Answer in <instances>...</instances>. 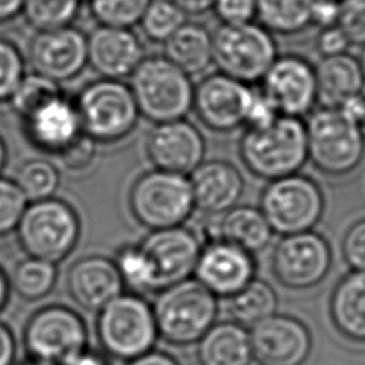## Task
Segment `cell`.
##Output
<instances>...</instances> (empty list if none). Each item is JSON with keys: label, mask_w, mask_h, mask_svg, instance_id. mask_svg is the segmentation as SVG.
<instances>
[{"label": "cell", "mask_w": 365, "mask_h": 365, "mask_svg": "<svg viewBox=\"0 0 365 365\" xmlns=\"http://www.w3.org/2000/svg\"><path fill=\"white\" fill-rule=\"evenodd\" d=\"M17 341L7 324L0 321V365H14Z\"/></svg>", "instance_id": "obj_48"}, {"label": "cell", "mask_w": 365, "mask_h": 365, "mask_svg": "<svg viewBox=\"0 0 365 365\" xmlns=\"http://www.w3.org/2000/svg\"><path fill=\"white\" fill-rule=\"evenodd\" d=\"M68 297L80 308L97 312L124 291L114 259L87 255L74 261L66 275Z\"/></svg>", "instance_id": "obj_22"}, {"label": "cell", "mask_w": 365, "mask_h": 365, "mask_svg": "<svg viewBox=\"0 0 365 365\" xmlns=\"http://www.w3.org/2000/svg\"><path fill=\"white\" fill-rule=\"evenodd\" d=\"M6 161H7V145L4 140L0 137V173L6 165Z\"/></svg>", "instance_id": "obj_54"}, {"label": "cell", "mask_w": 365, "mask_h": 365, "mask_svg": "<svg viewBox=\"0 0 365 365\" xmlns=\"http://www.w3.org/2000/svg\"><path fill=\"white\" fill-rule=\"evenodd\" d=\"M185 16H201L210 11L215 0H171Z\"/></svg>", "instance_id": "obj_50"}, {"label": "cell", "mask_w": 365, "mask_h": 365, "mask_svg": "<svg viewBox=\"0 0 365 365\" xmlns=\"http://www.w3.org/2000/svg\"><path fill=\"white\" fill-rule=\"evenodd\" d=\"M27 204L16 181L0 175V238L16 231Z\"/></svg>", "instance_id": "obj_38"}, {"label": "cell", "mask_w": 365, "mask_h": 365, "mask_svg": "<svg viewBox=\"0 0 365 365\" xmlns=\"http://www.w3.org/2000/svg\"><path fill=\"white\" fill-rule=\"evenodd\" d=\"M140 245L153 262L157 292L191 278L202 250L197 234L182 225L153 230L141 240Z\"/></svg>", "instance_id": "obj_17"}, {"label": "cell", "mask_w": 365, "mask_h": 365, "mask_svg": "<svg viewBox=\"0 0 365 365\" xmlns=\"http://www.w3.org/2000/svg\"><path fill=\"white\" fill-rule=\"evenodd\" d=\"M10 279L7 278L6 272L0 267V311L6 307L10 295Z\"/></svg>", "instance_id": "obj_53"}, {"label": "cell", "mask_w": 365, "mask_h": 365, "mask_svg": "<svg viewBox=\"0 0 365 365\" xmlns=\"http://www.w3.org/2000/svg\"><path fill=\"white\" fill-rule=\"evenodd\" d=\"M80 234L81 221L77 211L56 197L29 202L16 227L19 245L29 257L54 264L74 251Z\"/></svg>", "instance_id": "obj_6"}, {"label": "cell", "mask_w": 365, "mask_h": 365, "mask_svg": "<svg viewBox=\"0 0 365 365\" xmlns=\"http://www.w3.org/2000/svg\"><path fill=\"white\" fill-rule=\"evenodd\" d=\"M24 77V61L20 50L10 40L0 37V103L9 101Z\"/></svg>", "instance_id": "obj_39"}, {"label": "cell", "mask_w": 365, "mask_h": 365, "mask_svg": "<svg viewBox=\"0 0 365 365\" xmlns=\"http://www.w3.org/2000/svg\"><path fill=\"white\" fill-rule=\"evenodd\" d=\"M128 207L134 220L150 231L182 225L195 210L190 178L155 168L144 173L130 188Z\"/></svg>", "instance_id": "obj_7"}, {"label": "cell", "mask_w": 365, "mask_h": 365, "mask_svg": "<svg viewBox=\"0 0 365 365\" xmlns=\"http://www.w3.org/2000/svg\"><path fill=\"white\" fill-rule=\"evenodd\" d=\"M31 145L47 154H60L83 131L74 100L57 94L21 120Z\"/></svg>", "instance_id": "obj_21"}, {"label": "cell", "mask_w": 365, "mask_h": 365, "mask_svg": "<svg viewBox=\"0 0 365 365\" xmlns=\"http://www.w3.org/2000/svg\"><path fill=\"white\" fill-rule=\"evenodd\" d=\"M96 334L103 352L123 362L154 349L160 338L151 304L124 291L97 311Z\"/></svg>", "instance_id": "obj_3"}, {"label": "cell", "mask_w": 365, "mask_h": 365, "mask_svg": "<svg viewBox=\"0 0 365 365\" xmlns=\"http://www.w3.org/2000/svg\"><path fill=\"white\" fill-rule=\"evenodd\" d=\"M281 115L272 101L262 93L261 88L252 87L247 114H245V125L247 128H262L269 125Z\"/></svg>", "instance_id": "obj_43"}, {"label": "cell", "mask_w": 365, "mask_h": 365, "mask_svg": "<svg viewBox=\"0 0 365 365\" xmlns=\"http://www.w3.org/2000/svg\"><path fill=\"white\" fill-rule=\"evenodd\" d=\"M314 0H257L259 24L269 33L294 36L311 26Z\"/></svg>", "instance_id": "obj_30"}, {"label": "cell", "mask_w": 365, "mask_h": 365, "mask_svg": "<svg viewBox=\"0 0 365 365\" xmlns=\"http://www.w3.org/2000/svg\"><path fill=\"white\" fill-rule=\"evenodd\" d=\"M274 234L289 235L314 230L325 211L319 184L299 173L268 181L259 207Z\"/></svg>", "instance_id": "obj_10"}, {"label": "cell", "mask_w": 365, "mask_h": 365, "mask_svg": "<svg viewBox=\"0 0 365 365\" xmlns=\"http://www.w3.org/2000/svg\"><path fill=\"white\" fill-rule=\"evenodd\" d=\"M248 331L252 359L258 365H304L311 355V332L292 315L275 312Z\"/></svg>", "instance_id": "obj_15"}, {"label": "cell", "mask_w": 365, "mask_h": 365, "mask_svg": "<svg viewBox=\"0 0 365 365\" xmlns=\"http://www.w3.org/2000/svg\"><path fill=\"white\" fill-rule=\"evenodd\" d=\"M27 57L33 73L56 83L73 80L87 66V36L73 26L37 31Z\"/></svg>", "instance_id": "obj_16"}, {"label": "cell", "mask_w": 365, "mask_h": 365, "mask_svg": "<svg viewBox=\"0 0 365 365\" xmlns=\"http://www.w3.org/2000/svg\"><path fill=\"white\" fill-rule=\"evenodd\" d=\"M255 272L254 254L220 240L202 245L194 278L217 298H230L254 279Z\"/></svg>", "instance_id": "obj_19"}, {"label": "cell", "mask_w": 365, "mask_h": 365, "mask_svg": "<svg viewBox=\"0 0 365 365\" xmlns=\"http://www.w3.org/2000/svg\"><path fill=\"white\" fill-rule=\"evenodd\" d=\"M238 154L244 167L264 181L299 173L308 161L305 123L302 118L278 115L267 127H245Z\"/></svg>", "instance_id": "obj_1"}, {"label": "cell", "mask_w": 365, "mask_h": 365, "mask_svg": "<svg viewBox=\"0 0 365 365\" xmlns=\"http://www.w3.org/2000/svg\"><path fill=\"white\" fill-rule=\"evenodd\" d=\"M308 161L327 177L354 173L365 157V128L346 120L335 107L312 110L304 120Z\"/></svg>", "instance_id": "obj_4"}, {"label": "cell", "mask_w": 365, "mask_h": 365, "mask_svg": "<svg viewBox=\"0 0 365 365\" xmlns=\"http://www.w3.org/2000/svg\"><path fill=\"white\" fill-rule=\"evenodd\" d=\"M81 131L96 143L110 144L125 138L138 123V108L130 87L120 80L88 83L74 100Z\"/></svg>", "instance_id": "obj_9"}, {"label": "cell", "mask_w": 365, "mask_h": 365, "mask_svg": "<svg viewBox=\"0 0 365 365\" xmlns=\"http://www.w3.org/2000/svg\"><path fill=\"white\" fill-rule=\"evenodd\" d=\"M218 235L255 255L269 247L274 231L258 207L237 204L218 217Z\"/></svg>", "instance_id": "obj_28"}, {"label": "cell", "mask_w": 365, "mask_h": 365, "mask_svg": "<svg viewBox=\"0 0 365 365\" xmlns=\"http://www.w3.org/2000/svg\"><path fill=\"white\" fill-rule=\"evenodd\" d=\"M200 365H251L250 331L234 322H215L197 342Z\"/></svg>", "instance_id": "obj_26"}, {"label": "cell", "mask_w": 365, "mask_h": 365, "mask_svg": "<svg viewBox=\"0 0 365 365\" xmlns=\"http://www.w3.org/2000/svg\"><path fill=\"white\" fill-rule=\"evenodd\" d=\"M185 17L171 0H151L138 24L150 41L164 43L187 21Z\"/></svg>", "instance_id": "obj_36"}, {"label": "cell", "mask_w": 365, "mask_h": 365, "mask_svg": "<svg viewBox=\"0 0 365 365\" xmlns=\"http://www.w3.org/2000/svg\"><path fill=\"white\" fill-rule=\"evenodd\" d=\"M339 0H314L311 11V26L327 29L338 24Z\"/></svg>", "instance_id": "obj_46"}, {"label": "cell", "mask_w": 365, "mask_h": 365, "mask_svg": "<svg viewBox=\"0 0 365 365\" xmlns=\"http://www.w3.org/2000/svg\"><path fill=\"white\" fill-rule=\"evenodd\" d=\"M252 87L222 73L202 77L194 87L192 110L210 131L228 134L245 125V114Z\"/></svg>", "instance_id": "obj_13"}, {"label": "cell", "mask_w": 365, "mask_h": 365, "mask_svg": "<svg viewBox=\"0 0 365 365\" xmlns=\"http://www.w3.org/2000/svg\"><path fill=\"white\" fill-rule=\"evenodd\" d=\"M66 365H110V362L106 354H100L97 351H91L87 348L78 355H76Z\"/></svg>", "instance_id": "obj_51"}, {"label": "cell", "mask_w": 365, "mask_h": 365, "mask_svg": "<svg viewBox=\"0 0 365 365\" xmlns=\"http://www.w3.org/2000/svg\"><path fill=\"white\" fill-rule=\"evenodd\" d=\"M195 210L218 217L235 207L245 190L241 171L230 161H202L190 175Z\"/></svg>", "instance_id": "obj_23"}, {"label": "cell", "mask_w": 365, "mask_h": 365, "mask_svg": "<svg viewBox=\"0 0 365 365\" xmlns=\"http://www.w3.org/2000/svg\"><path fill=\"white\" fill-rule=\"evenodd\" d=\"M114 262L124 287H128L131 292L140 295L157 292L153 262L140 244H125L120 247Z\"/></svg>", "instance_id": "obj_32"}, {"label": "cell", "mask_w": 365, "mask_h": 365, "mask_svg": "<svg viewBox=\"0 0 365 365\" xmlns=\"http://www.w3.org/2000/svg\"><path fill=\"white\" fill-rule=\"evenodd\" d=\"M151 307L158 336L177 346L197 344L218 315L217 297L195 278L163 288Z\"/></svg>", "instance_id": "obj_2"}, {"label": "cell", "mask_w": 365, "mask_h": 365, "mask_svg": "<svg viewBox=\"0 0 365 365\" xmlns=\"http://www.w3.org/2000/svg\"><path fill=\"white\" fill-rule=\"evenodd\" d=\"M332 267L328 240L311 230L282 235L271 254V272L277 282L291 291H307L319 285Z\"/></svg>", "instance_id": "obj_12"}, {"label": "cell", "mask_w": 365, "mask_h": 365, "mask_svg": "<svg viewBox=\"0 0 365 365\" xmlns=\"http://www.w3.org/2000/svg\"><path fill=\"white\" fill-rule=\"evenodd\" d=\"M212 10L225 24L248 23L257 14V0H215Z\"/></svg>", "instance_id": "obj_44"}, {"label": "cell", "mask_w": 365, "mask_h": 365, "mask_svg": "<svg viewBox=\"0 0 365 365\" xmlns=\"http://www.w3.org/2000/svg\"><path fill=\"white\" fill-rule=\"evenodd\" d=\"M329 317L344 338L365 344V271H349L335 284Z\"/></svg>", "instance_id": "obj_24"}, {"label": "cell", "mask_w": 365, "mask_h": 365, "mask_svg": "<svg viewBox=\"0 0 365 365\" xmlns=\"http://www.w3.org/2000/svg\"><path fill=\"white\" fill-rule=\"evenodd\" d=\"M88 331L74 309L53 304L34 311L23 329V345L29 359L48 365H66L87 349Z\"/></svg>", "instance_id": "obj_11"}, {"label": "cell", "mask_w": 365, "mask_h": 365, "mask_svg": "<svg viewBox=\"0 0 365 365\" xmlns=\"http://www.w3.org/2000/svg\"><path fill=\"white\" fill-rule=\"evenodd\" d=\"M151 0H87L98 26L131 29L138 24Z\"/></svg>", "instance_id": "obj_37"}, {"label": "cell", "mask_w": 365, "mask_h": 365, "mask_svg": "<svg viewBox=\"0 0 365 365\" xmlns=\"http://www.w3.org/2000/svg\"><path fill=\"white\" fill-rule=\"evenodd\" d=\"M127 365H180V362L168 352L151 349L144 355L128 361Z\"/></svg>", "instance_id": "obj_49"}, {"label": "cell", "mask_w": 365, "mask_h": 365, "mask_svg": "<svg viewBox=\"0 0 365 365\" xmlns=\"http://www.w3.org/2000/svg\"><path fill=\"white\" fill-rule=\"evenodd\" d=\"M259 83L281 115L304 120L318 101L314 66L297 54L278 56Z\"/></svg>", "instance_id": "obj_14"}, {"label": "cell", "mask_w": 365, "mask_h": 365, "mask_svg": "<svg viewBox=\"0 0 365 365\" xmlns=\"http://www.w3.org/2000/svg\"><path fill=\"white\" fill-rule=\"evenodd\" d=\"M81 0H24L21 14L37 31L70 26L76 19Z\"/></svg>", "instance_id": "obj_34"}, {"label": "cell", "mask_w": 365, "mask_h": 365, "mask_svg": "<svg viewBox=\"0 0 365 365\" xmlns=\"http://www.w3.org/2000/svg\"><path fill=\"white\" fill-rule=\"evenodd\" d=\"M20 365H48V364H43V362H38V361H34V359H27L26 362L20 364Z\"/></svg>", "instance_id": "obj_56"}, {"label": "cell", "mask_w": 365, "mask_h": 365, "mask_svg": "<svg viewBox=\"0 0 365 365\" xmlns=\"http://www.w3.org/2000/svg\"><path fill=\"white\" fill-rule=\"evenodd\" d=\"M163 44L164 57L190 77L205 73L212 64V34L201 23L185 21Z\"/></svg>", "instance_id": "obj_27"}, {"label": "cell", "mask_w": 365, "mask_h": 365, "mask_svg": "<svg viewBox=\"0 0 365 365\" xmlns=\"http://www.w3.org/2000/svg\"><path fill=\"white\" fill-rule=\"evenodd\" d=\"M145 153L155 170L190 175L204 161L205 138L185 118L160 123L147 135Z\"/></svg>", "instance_id": "obj_18"}, {"label": "cell", "mask_w": 365, "mask_h": 365, "mask_svg": "<svg viewBox=\"0 0 365 365\" xmlns=\"http://www.w3.org/2000/svg\"><path fill=\"white\" fill-rule=\"evenodd\" d=\"M211 34L212 64L244 84L259 83L278 57L272 33L259 23H221Z\"/></svg>", "instance_id": "obj_8"}, {"label": "cell", "mask_w": 365, "mask_h": 365, "mask_svg": "<svg viewBox=\"0 0 365 365\" xmlns=\"http://www.w3.org/2000/svg\"><path fill=\"white\" fill-rule=\"evenodd\" d=\"M24 0H0V23L9 21L21 13Z\"/></svg>", "instance_id": "obj_52"}, {"label": "cell", "mask_w": 365, "mask_h": 365, "mask_svg": "<svg viewBox=\"0 0 365 365\" xmlns=\"http://www.w3.org/2000/svg\"><path fill=\"white\" fill-rule=\"evenodd\" d=\"M278 297L265 279L254 278L242 289L228 298L227 311L231 321L250 329L255 324L275 314Z\"/></svg>", "instance_id": "obj_29"}, {"label": "cell", "mask_w": 365, "mask_h": 365, "mask_svg": "<svg viewBox=\"0 0 365 365\" xmlns=\"http://www.w3.org/2000/svg\"><path fill=\"white\" fill-rule=\"evenodd\" d=\"M57 157L67 171H86L97 157V143L81 133L68 147L57 154Z\"/></svg>", "instance_id": "obj_42"}, {"label": "cell", "mask_w": 365, "mask_h": 365, "mask_svg": "<svg viewBox=\"0 0 365 365\" xmlns=\"http://www.w3.org/2000/svg\"><path fill=\"white\" fill-rule=\"evenodd\" d=\"M338 111L352 124L365 128V94L358 93L345 98L338 107Z\"/></svg>", "instance_id": "obj_47"}, {"label": "cell", "mask_w": 365, "mask_h": 365, "mask_svg": "<svg viewBox=\"0 0 365 365\" xmlns=\"http://www.w3.org/2000/svg\"><path fill=\"white\" fill-rule=\"evenodd\" d=\"M143 58V43L131 29L97 26L87 36V64L101 78L128 77Z\"/></svg>", "instance_id": "obj_20"}, {"label": "cell", "mask_w": 365, "mask_h": 365, "mask_svg": "<svg viewBox=\"0 0 365 365\" xmlns=\"http://www.w3.org/2000/svg\"><path fill=\"white\" fill-rule=\"evenodd\" d=\"M315 47L321 57H331L348 53L351 43L338 26H332L327 29H319V33L315 38Z\"/></svg>", "instance_id": "obj_45"}, {"label": "cell", "mask_w": 365, "mask_h": 365, "mask_svg": "<svg viewBox=\"0 0 365 365\" xmlns=\"http://www.w3.org/2000/svg\"><path fill=\"white\" fill-rule=\"evenodd\" d=\"M128 87L140 115L154 124L184 118L192 110L191 77L164 56L143 58Z\"/></svg>", "instance_id": "obj_5"}, {"label": "cell", "mask_w": 365, "mask_h": 365, "mask_svg": "<svg viewBox=\"0 0 365 365\" xmlns=\"http://www.w3.org/2000/svg\"><path fill=\"white\" fill-rule=\"evenodd\" d=\"M14 181L29 202L38 201L54 197L60 185V171L48 160L31 158L17 168Z\"/></svg>", "instance_id": "obj_33"}, {"label": "cell", "mask_w": 365, "mask_h": 365, "mask_svg": "<svg viewBox=\"0 0 365 365\" xmlns=\"http://www.w3.org/2000/svg\"><path fill=\"white\" fill-rule=\"evenodd\" d=\"M341 252L349 271H365V217L346 228L341 241Z\"/></svg>", "instance_id": "obj_41"}, {"label": "cell", "mask_w": 365, "mask_h": 365, "mask_svg": "<svg viewBox=\"0 0 365 365\" xmlns=\"http://www.w3.org/2000/svg\"><path fill=\"white\" fill-rule=\"evenodd\" d=\"M57 275V264L27 255L16 264L10 288L26 301H38L53 291Z\"/></svg>", "instance_id": "obj_31"}, {"label": "cell", "mask_w": 365, "mask_h": 365, "mask_svg": "<svg viewBox=\"0 0 365 365\" xmlns=\"http://www.w3.org/2000/svg\"><path fill=\"white\" fill-rule=\"evenodd\" d=\"M60 93H63V90L60 88L58 83L37 73L24 74L14 93L9 98V104L14 114L20 120H24L36 108Z\"/></svg>", "instance_id": "obj_35"}, {"label": "cell", "mask_w": 365, "mask_h": 365, "mask_svg": "<svg viewBox=\"0 0 365 365\" xmlns=\"http://www.w3.org/2000/svg\"><path fill=\"white\" fill-rule=\"evenodd\" d=\"M314 70L318 101L324 107H338L345 98L364 90L365 78L359 60L348 53L321 57Z\"/></svg>", "instance_id": "obj_25"}, {"label": "cell", "mask_w": 365, "mask_h": 365, "mask_svg": "<svg viewBox=\"0 0 365 365\" xmlns=\"http://www.w3.org/2000/svg\"><path fill=\"white\" fill-rule=\"evenodd\" d=\"M358 60H359V64H361V68L364 73V78H365V46L362 47V51H361V56Z\"/></svg>", "instance_id": "obj_55"}, {"label": "cell", "mask_w": 365, "mask_h": 365, "mask_svg": "<svg viewBox=\"0 0 365 365\" xmlns=\"http://www.w3.org/2000/svg\"><path fill=\"white\" fill-rule=\"evenodd\" d=\"M348 37L351 46H365V0H339L336 24Z\"/></svg>", "instance_id": "obj_40"}]
</instances>
